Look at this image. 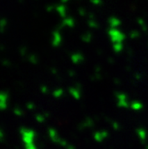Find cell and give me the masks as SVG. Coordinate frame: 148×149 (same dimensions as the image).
<instances>
[{
	"instance_id": "6da1fadb",
	"label": "cell",
	"mask_w": 148,
	"mask_h": 149,
	"mask_svg": "<svg viewBox=\"0 0 148 149\" xmlns=\"http://www.w3.org/2000/svg\"><path fill=\"white\" fill-rule=\"evenodd\" d=\"M7 95L5 93H0V108H4L6 105Z\"/></svg>"
}]
</instances>
